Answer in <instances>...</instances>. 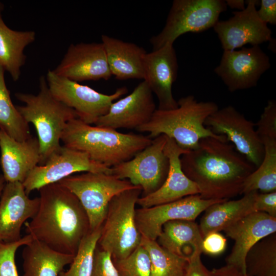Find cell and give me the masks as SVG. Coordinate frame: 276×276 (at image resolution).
Here are the masks:
<instances>
[{
  "label": "cell",
  "instance_id": "1",
  "mask_svg": "<svg viewBox=\"0 0 276 276\" xmlns=\"http://www.w3.org/2000/svg\"><path fill=\"white\" fill-rule=\"evenodd\" d=\"M180 163L204 199H228L241 194L245 180L256 168L233 144L211 136L183 154Z\"/></svg>",
  "mask_w": 276,
  "mask_h": 276
},
{
  "label": "cell",
  "instance_id": "2",
  "mask_svg": "<svg viewBox=\"0 0 276 276\" xmlns=\"http://www.w3.org/2000/svg\"><path fill=\"white\" fill-rule=\"evenodd\" d=\"M39 191L38 210L30 222L25 223L27 234L57 251L75 255L90 231L85 210L77 197L58 182Z\"/></svg>",
  "mask_w": 276,
  "mask_h": 276
},
{
  "label": "cell",
  "instance_id": "3",
  "mask_svg": "<svg viewBox=\"0 0 276 276\" xmlns=\"http://www.w3.org/2000/svg\"><path fill=\"white\" fill-rule=\"evenodd\" d=\"M152 141L149 136L92 126L78 118L67 123L61 137L63 145L84 152L109 168L131 159Z\"/></svg>",
  "mask_w": 276,
  "mask_h": 276
},
{
  "label": "cell",
  "instance_id": "4",
  "mask_svg": "<svg viewBox=\"0 0 276 276\" xmlns=\"http://www.w3.org/2000/svg\"><path fill=\"white\" fill-rule=\"evenodd\" d=\"M177 103L178 107L173 109H156L151 120L136 130L148 132L151 139L165 134L186 150L194 149L200 140L206 137L227 142L224 135L214 134L204 125L207 118L218 109L215 103L198 101L189 95L180 98Z\"/></svg>",
  "mask_w": 276,
  "mask_h": 276
},
{
  "label": "cell",
  "instance_id": "5",
  "mask_svg": "<svg viewBox=\"0 0 276 276\" xmlns=\"http://www.w3.org/2000/svg\"><path fill=\"white\" fill-rule=\"evenodd\" d=\"M15 97L24 104L16 106L17 110L26 122L35 128L41 157L38 166L43 165L61 146V137L67 123L78 116L74 109L53 96L44 76L39 79L37 94L18 92Z\"/></svg>",
  "mask_w": 276,
  "mask_h": 276
},
{
  "label": "cell",
  "instance_id": "6",
  "mask_svg": "<svg viewBox=\"0 0 276 276\" xmlns=\"http://www.w3.org/2000/svg\"><path fill=\"white\" fill-rule=\"evenodd\" d=\"M142 192L140 187L125 191L109 203L97 245L110 254L112 260L127 258L141 245L135 207Z\"/></svg>",
  "mask_w": 276,
  "mask_h": 276
},
{
  "label": "cell",
  "instance_id": "7",
  "mask_svg": "<svg viewBox=\"0 0 276 276\" xmlns=\"http://www.w3.org/2000/svg\"><path fill=\"white\" fill-rule=\"evenodd\" d=\"M79 199L87 215L90 231L100 228L109 202L116 195L139 186L111 174L85 172L72 175L58 182Z\"/></svg>",
  "mask_w": 276,
  "mask_h": 276
},
{
  "label": "cell",
  "instance_id": "8",
  "mask_svg": "<svg viewBox=\"0 0 276 276\" xmlns=\"http://www.w3.org/2000/svg\"><path fill=\"white\" fill-rule=\"evenodd\" d=\"M227 9L222 0H175L162 31L150 39L153 50L173 44L181 35L197 33L213 27Z\"/></svg>",
  "mask_w": 276,
  "mask_h": 276
},
{
  "label": "cell",
  "instance_id": "9",
  "mask_svg": "<svg viewBox=\"0 0 276 276\" xmlns=\"http://www.w3.org/2000/svg\"><path fill=\"white\" fill-rule=\"evenodd\" d=\"M45 79L53 96L74 109L78 119L89 125L95 124L108 112L114 101L127 93V88L122 87L112 94H103L88 86L58 76L52 70L48 71Z\"/></svg>",
  "mask_w": 276,
  "mask_h": 276
},
{
  "label": "cell",
  "instance_id": "10",
  "mask_svg": "<svg viewBox=\"0 0 276 276\" xmlns=\"http://www.w3.org/2000/svg\"><path fill=\"white\" fill-rule=\"evenodd\" d=\"M167 136L160 134L131 159L111 167V174L128 180L142 188L145 196L158 190L165 182L169 161L164 152Z\"/></svg>",
  "mask_w": 276,
  "mask_h": 276
},
{
  "label": "cell",
  "instance_id": "11",
  "mask_svg": "<svg viewBox=\"0 0 276 276\" xmlns=\"http://www.w3.org/2000/svg\"><path fill=\"white\" fill-rule=\"evenodd\" d=\"M205 126L213 133L224 135L233 143L236 150L255 167L261 163L264 146L258 136L256 124L234 107L219 109L206 119Z\"/></svg>",
  "mask_w": 276,
  "mask_h": 276
},
{
  "label": "cell",
  "instance_id": "12",
  "mask_svg": "<svg viewBox=\"0 0 276 276\" xmlns=\"http://www.w3.org/2000/svg\"><path fill=\"white\" fill-rule=\"evenodd\" d=\"M111 174V168L94 161L85 152L61 146L42 166H37L23 182L28 195L35 190L55 182L78 172Z\"/></svg>",
  "mask_w": 276,
  "mask_h": 276
},
{
  "label": "cell",
  "instance_id": "13",
  "mask_svg": "<svg viewBox=\"0 0 276 276\" xmlns=\"http://www.w3.org/2000/svg\"><path fill=\"white\" fill-rule=\"evenodd\" d=\"M270 67L267 55L259 45H253L237 51H224L214 72L233 93L256 86L262 74Z\"/></svg>",
  "mask_w": 276,
  "mask_h": 276
},
{
  "label": "cell",
  "instance_id": "14",
  "mask_svg": "<svg viewBox=\"0 0 276 276\" xmlns=\"http://www.w3.org/2000/svg\"><path fill=\"white\" fill-rule=\"evenodd\" d=\"M226 199H204L199 194L149 208L136 209L137 227L143 237L156 240L163 225L167 222L195 219L211 205Z\"/></svg>",
  "mask_w": 276,
  "mask_h": 276
},
{
  "label": "cell",
  "instance_id": "15",
  "mask_svg": "<svg viewBox=\"0 0 276 276\" xmlns=\"http://www.w3.org/2000/svg\"><path fill=\"white\" fill-rule=\"evenodd\" d=\"M245 3L244 10L233 12V17L218 20L213 27L224 51L235 50L247 44L259 45L272 39L271 30L257 14L256 6L260 1L248 0Z\"/></svg>",
  "mask_w": 276,
  "mask_h": 276
},
{
  "label": "cell",
  "instance_id": "16",
  "mask_svg": "<svg viewBox=\"0 0 276 276\" xmlns=\"http://www.w3.org/2000/svg\"><path fill=\"white\" fill-rule=\"evenodd\" d=\"M52 71L58 76L76 82L107 80L112 76L102 42L71 44Z\"/></svg>",
  "mask_w": 276,
  "mask_h": 276
},
{
  "label": "cell",
  "instance_id": "17",
  "mask_svg": "<svg viewBox=\"0 0 276 276\" xmlns=\"http://www.w3.org/2000/svg\"><path fill=\"white\" fill-rule=\"evenodd\" d=\"M178 63L172 44L146 53L143 59L144 78L158 101L157 109L171 110L178 107L172 94V85L177 76Z\"/></svg>",
  "mask_w": 276,
  "mask_h": 276
},
{
  "label": "cell",
  "instance_id": "18",
  "mask_svg": "<svg viewBox=\"0 0 276 276\" xmlns=\"http://www.w3.org/2000/svg\"><path fill=\"white\" fill-rule=\"evenodd\" d=\"M152 92L145 81L132 92L111 105L108 112L95 125L114 129H136L147 124L156 110Z\"/></svg>",
  "mask_w": 276,
  "mask_h": 276
},
{
  "label": "cell",
  "instance_id": "19",
  "mask_svg": "<svg viewBox=\"0 0 276 276\" xmlns=\"http://www.w3.org/2000/svg\"><path fill=\"white\" fill-rule=\"evenodd\" d=\"M227 236L235 241L226 264L246 273L245 257L258 242L276 232V218L261 212H251L226 228Z\"/></svg>",
  "mask_w": 276,
  "mask_h": 276
},
{
  "label": "cell",
  "instance_id": "20",
  "mask_svg": "<svg viewBox=\"0 0 276 276\" xmlns=\"http://www.w3.org/2000/svg\"><path fill=\"white\" fill-rule=\"evenodd\" d=\"M21 182L5 183L0 200V242L20 240V230L27 220L32 218L39 205V198L31 199Z\"/></svg>",
  "mask_w": 276,
  "mask_h": 276
},
{
  "label": "cell",
  "instance_id": "21",
  "mask_svg": "<svg viewBox=\"0 0 276 276\" xmlns=\"http://www.w3.org/2000/svg\"><path fill=\"white\" fill-rule=\"evenodd\" d=\"M188 151L182 149L173 139L167 136L164 147V152L169 161L167 178L156 191L140 196L137 204L141 208H149L199 194L197 186L186 175L181 168L180 157Z\"/></svg>",
  "mask_w": 276,
  "mask_h": 276
},
{
  "label": "cell",
  "instance_id": "22",
  "mask_svg": "<svg viewBox=\"0 0 276 276\" xmlns=\"http://www.w3.org/2000/svg\"><path fill=\"white\" fill-rule=\"evenodd\" d=\"M1 164L6 182L22 183L40 162L37 137L31 136L19 142L0 130Z\"/></svg>",
  "mask_w": 276,
  "mask_h": 276
},
{
  "label": "cell",
  "instance_id": "23",
  "mask_svg": "<svg viewBox=\"0 0 276 276\" xmlns=\"http://www.w3.org/2000/svg\"><path fill=\"white\" fill-rule=\"evenodd\" d=\"M112 75L120 80L144 78L143 59L147 53L134 43L106 35L101 36Z\"/></svg>",
  "mask_w": 276,
  "mask_h": 276
},
{
  "label": "cell",
  "instance_id": "24",
  "mask_svg": "<svg viewBox=\"0 0 276 276\" xmlns=\"http://www.w3.org/2000/svg\"><path fill=\"white\" fill-rule=\"evenodd\" d=\"M258 191L243 194L242 198L228 199L213 204L204 211L198 225L202 237L212 232H219L245 215L255 212L254 204Z\"/></svg>",
  "mask_w": 276,
  "mask_h": 276
},
{
  "label": "cell",
  "instance_id": "25",
  "mask_svg": "<svg viewBox=\"0 0 276 276\" xmlns=\"http://www.w3.org/2000/svg\"><path fill=\"white\" fill-rule=\"evenodd\" d=\"M157 240L164 249L187 260L196 254L202 253L203 237L194 221L177 220L166 222Z\"/></svg>",
  "mask_w": 276,
  "mask_h": 276
},
{
  "label": "cell",
  "instance_id": "26",
  "mask_svg": "<svg viewBox=\"0 0 276 276\" xmlns=\"http://www.w3.org/2000/svg\"><path fill=\"white\" fill-rule=\"evenodd\" d=\"M25 246L23 276H58L75 257L57 251L34 238Z\"/></svg>",
  "mask_w": 276,
  "mask_h": 276
},
{
  "label": "cell",
  "instance_id": "27",
  "mask_svg": "<svg viewBox=\"0 0 276 276\" xmlns=\"http://www.w3.org/2000/svg\"><path fill=\"white\" fill-rule=\"evenodd\" d=\"M36 38L34 31H17L9 28L0 18V66L13 80H19L21 68L25 64V48Z\"/></svg>",
  "mask_w": 276,
  "mask_h": 276
},
{
  "label": "cell",
  "instance_id": "28",
  "mask_svg": "<svg viewBox=\"0 0 276 276\" xmlns=\"http://www.w3.org/2000/svg\"><path fill=\"white\" fill-rule=\"evenodd\" d=\"M264 156L260 165L245 180L241 194L251 191H276V139H264Z\"/></svg>",
  "mask_w": 276,
  "mask_h": 276
},
{
  "label": "cell",
  "instance_id": "29",
  "mask_svg": "<svg viewBox=\"0 0 276 276\" xmlns=\"http://www.w3.org/2000/svg\"><path fill=\"white\" fill-rule=\"evenodd\" d=\"M5 70L0 66V130L19 142L31 137L29 124L13 104L7 87Z\"/></svg>",
  "mask_w": 276,
  "mask_h": 276
},
{
  "label": "cell",
  "instance_id": "30",
  "mask_svg": "<svg viewBox=\"0 0 276 276\" xmlns=\"http://www.w3.org/2000/svg\"><path fill=\"white\" fill-rule=\"evenodd\" d=\"M245 267L247 276H276L275 233L262 239L249 249Z\"/></svg>",
  "mask_w": 276,
  "mask_h": 276
},
{
  "label": "cell",
  "instance_id": "31",
  "mask_svg": "<svg viewBox=\"0 0 276 276\" xmlns=\"http://www.w3.org/2000/svg\"><path fill=\"white\" fill-rule=\"evenodd\" d=\"M141 245L150 258L151 276H183L188 260L166 250L156 240L142 236Z\"/></svg>",
  "mask_w": 276,
  "mask_h": 276
},
{
  "label": "cell",
  "instance_id": "32",
  "mask_svg": "<svg viewBox=\"0 0 276 276\" xmlns=\"http://www.w3.org/2000/svg\"><path fill=\"white\" fill-rule=\"evenodd\" d=\"M101 228L90 231L86 235L81 241L68 270L62 271L58 276H90Z\"/></svg>",
  "mask_w": 276,
  "mask_h": 276
},
{
  "label": "cell",
  "instance_id": "33",
  "mask_svg": "<svg viewBox=\"0 0 276 276\" xmlns=\"http://www.w3.org/2000/svg\"><path fill=\"white\" fill-rule=\"evenodd\" d=\"M112 261L120 276H151L150 258L141 245L127 258Z\"/></svg>",
  "mask_w": 276,
  "mask_h": 276
},
{
  "label": "cell",
  "instance_id": "34",
  "mask_svg": "<svg viewBox=\"0 0 276 276\" xmlns=\"http://www.w3.org/2000/svg\"><path fill=\"white\" fill-rule=\"evenodd\" d=\"M32 239V236L27 234L17 241L0 242V276H19L15 260L16 251Z\"/></svg>",
  "mask_w": 276,
  "mask_h": 276
},
{
  "label": "cell",
  "instance_id": "35",
  "mask_svg": "<svg viewBox=\"0 0 276 276\" xmlns=\"http://www.w3.org/2000/svg\"><path fill=\"white\" fill-rule=\"evenodd\" d=\"M256 127L261 141L267 138L276 139V101L274 100H268Z\"/></svg>",
  "mask_w": 276,
  "mask_h": 276
},
{
  "label": "cell",
  "instance_id": "36",
  "mask_svg": "<svg viewBox=\"0 0 276 276\" xmlns=\"http://www.w3.org/2000/svg\"><path fill=\"white\" fill-rule=\"evenodd\" d=\"M90 276H120L110 254L97 246Z\"/></svg>",
  "mask_w": 276,
  "mask_h": 276
},
{
  "label": "cell",
  "instance_id": "37",
  "mask_svg": "<svg viewBox=\"0 0 276 276\" xmlns=\"http://www.w3.org/2000/svg\"><path fill=\"white\" fill-rule=\"evenodd\" d=\"M226 247V238L219 232H212L203 238L202 251L211 256H218Z\"/></svg>",
  "mask_w": 276,
  "mask_h": 276
},
{
  "label": "cell",
  "instance_id": "38",
  "mask_svg": "<svg viewBox=\"0 0 276 276\" xmlns=\"http://www.w3.org/2000/svg\"><path fill=\"white\" fill-rule=\"evenodd\" d=\"M255 211L265 213L276 218V191L258 193L255 201Z\"/></svg>",
  "mask_w": 276,
  "mask_h": 276
},
{
  "label": "cell",
  "instance_id": "39",
  "mask_svg": "<svg viewBox=\"0 0 276 276\" xmlns=\"http://www.w3.org/2000/svg\"><path fill=\"white\" fill-rule=\"evenodd\" d=\"M260 8L257 10L260 20L265 24H276V1L262 0Z\"/></svg>",
  "mask_w": 276,
  "mask_h": 276
},
{
  "label": "cell",
  "instance_id": "40",
  "mask_svg": "<svg viewBox=\"0 0 276 276\" xmlns=\"http://www.w3.org/2000/svg\"><path fill=\"white\" fill-rule=\"evenodd\" d=\"M201 255L196 254L188 260L183 276H210V270L201 261Z\"/></svg>",
  "mask_w": 276,
  "mask_h": 276
},
{
  "label": "cell",
  "instance_id": "41",
  "mask_svg": "<svg viewBox=\"0 0 276 276\" xmlns=\"http://www.w3.org/2000/svg\"><path fill=\"white\" fill-rule=\"evenodd\" d=\"M210 276H247L237 268L226 264L218 268L210 270Z\"/></svg>",
  "mask_w": 276,
  "mask_h": 276
},
{
  "label": "cell",
  "instance_id": "42",
  "mask_svg": "<svg viewBox=\"0 0 276 276\" xmlns=\"http://www.w3.org/2000/svg\"><path fill=\"white\" fill-rule=\"evenodd\" d=\"M227 6L232 9H237L242 11L245 8V1L244 0H226L225 1Z\"/></svg>",
  "mask_w": 276,
  "mask_h": 276
},
{
  "label": "cell",
  "instance_id": "43",
  "mask_svg": "<svg viewBox=\"0 0 276 276\" xmlns=\"http://www.w3.org/2000/svg\"><path fill=\"white\" fill-rule=\"evenodd\" d=\"M5 179L3 175H0V196L5 185Z\"/></svg>",
  "mask_w": 276,
  "mask_h": 276
},
{
  "label": "cell",
  "instance_id": "44",
  "mask_svg": "<svg viewBox=\"0 0 276 276\" xmlns=\"http://www.w3.org/2000/svg\"><path fill=\"white\" fill-rule=\"evenodd\" d=\"M4 9V5L3 4L0 2V18L2 17V12Z\"/></svg>",
  "mask_w": 276,
  "mask_h": 276
}]
</instances>
